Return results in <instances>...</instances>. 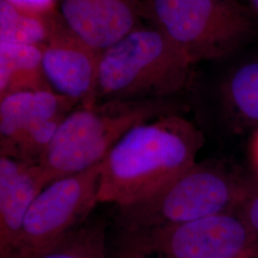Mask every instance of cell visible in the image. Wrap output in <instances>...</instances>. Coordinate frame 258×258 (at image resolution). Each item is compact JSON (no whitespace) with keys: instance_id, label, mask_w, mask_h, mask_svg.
Here are the masks:
<instances>
[{"instance_id":"6da1fadb","label":"cell","mask_w":258,"mask_h":258,"mask_svg":"<svg viewBox=\"0 0 258 258\" xmlns=\"http://www.w3.org/2000/svg\"><path fill=\"white\" fill-rule=\"evenodd\" d=\"M202 132L178 113L130 129L101 163L98 202L123 207L157 194L196 163Z\"/></svg>"},{"instance_id":"7a4b0ae2","label":"cell","mask_w":258,"mask_h":258,"mask_svg":"<svg viewBox=\"0 0 258 258\" xmlns=\"http://www.w3.org/2000/svg\"><path fill=\"white\" fill-rule=\"evenodd\" d=\"M194 64L159 28L135 29L102 52L95 104L169 100L187 87Z\"/></svg>"},{"instance_id":"3957f363","label":"cell","mask_w":258,"mask_h":258,"mask_svg":"<svg viewBox=\"0 0 258 258\" xmlns=\"http://www.w3.org/2000/svg\"><path fill=\"white\" fill-rule=\"evenodd\" d=\"M178 113L169 100H112L78 106L61 122L39 160L48 183L102 163L130 129Z\"/></svg>"},{"instance_id":"277c9868","label":"cell","mask_w":258,"mask_h":258,"mask_svg":"<svg viewBox=\"0 0 258 258\" xmlns=\"http://www.w3.org/2000/svg\"><path fill=\"white\" fill-rule=\"evenodd\" d=\"M251 187L218 161L196 162L148 199L117 207L115 224L134 231L237 212Z\"/></svg>"},{"instance_id":"5b68a950","label":"cell","mask_w":258,"mask_h":258,"mask_svg":"<svg viewBox=\"0 0 258 258\" xmlns=\"http://www.w3.org/2000/svg\"><path fill=\"white\" fill-rule=\"evenodd\" d=\"M157 28L194 63L232 53L255 30L252 10L238 0H152Z\"/></svg>"},{"instance_id":"8992f818","label":"cell","mask_w":258,"mask_h":258,"mask_svg":"<svg viewBox=\"0 0 258 258\" xmlns=\"http://www.w3.org/2000/svg\"><path fill=\"white\" fill-rule=\"evenodd\" d=\"M120 233L121 249L151 258H252L258 254L257 237L239 211Z\"/></svg>"},{"instance_id":"52a82bcc","label":"cell","mask_w":258,"mask_h":258,"mask_svg":"<svg viewBox=\"0 0 258 258\" xmlns=\"http://www.w3.org/2000/svg\"><path fill=\"white\" fill-rule=\"evenodd\" d=\"M101 163L50 183L23 224L17 258H39L87 220L98 202Z\"/></svg>"},{"instance_id":"ba28073f","label":"cell","mask_w":258,"mask_h":258,"mask_svg":"<svg viewBox=\"0 0 258 258\" xmlns=\"http://www.w3.org/2000/svg\"><path fill=\"white\" fill-rule=\"evenodd\" d=\"M76 106L50 89L12 93L0 99V155L39 163Z\"/></svg>"},{"instance_id":"9c48e42d","label":"cell","mask_w":258,"mask_h":258,"mask_svg":"<svg viewBox=\"0 0 258 258\" xmlns=\"http://www.w3.org/2000/svg\"><path fill=\"white\" fill-rule=\"evenodd\" d=\"M39 47L49 88L78 106L94 105L103 51L85 43L55 14L48 38Z\"/></svg>"},{"instance_id":"30bf717a","label":"cell","mask_w":258,"mask_h":258,"mask_svg":"<svg viewBox=\"0 0 258 258\" xmlns=\"http://www.w3.org/2000/svg\"><path fill=\"white\" fill-rule=\"evenodd\" d=\"M48 184L38 163L0 155V258H17L28 211Z\"/></svg>"},{"instance_id":"8fae6325","label":"cell","mask_w":258,"mask_h":258,"mask_svg":"<svg viewBox=\"0 0 258 258\" xmlns=\"http://www.w3.org/2000/svg\"><path fill=\"white\" fill-rule=\"evenodd\" d=\"M60 16L85 43L104 51L136 29L131 0H61Z\"/></svg>"},{"instance_id":"7c38bea8","label":"cell","mask_w":258,"mask_h":258,"mask_svg":"<svg viewBox=\"0 0 258 258\" xmlns=\"http://www.w3.org/2000/svg\"><path fill=\"white\" fill-rule=\"evenodd\" d=\"M45 89L50 88L40 47L0 44V99L12 93Z\"/></svg>"},{"instance_id":"4fadbf2b","label":"cell","mask_w":258,"mask_h":258,"mask_svg":"<svg viewBox=\"0 0 258 258\" xmlns=\"http://www.w3.org/2000/svg\"><path fill=\"white\" fill-rule=\"evenodd\" d=\"M53 15H37L0 0V44L42 45L49 36Z\"/></svg>"},{"instance_id":"5bb4252c","label":"cell","mask_w":258,"mask_h":258,"mask_svg":"<svg viewBox=\"0 0 258 258\" xmlns=\"http://www.w3.org/2000/svg\"><path fill=\"white\" fill-rule=\"evenodd\" d=\"M106 222L89 217L39 258H105Z\"/></svg>"},{"instance_id":"9a60e30c","label":"cell","mask_w":258,"mask_h":258,"mask_svg":"<svg viewBox=\"0 0 258 258\" xmlns=\"http://www.w3.org/2000/svg\"><path fill=\"white\" fill-rule=\"evenodd\" d=\"M229 106L242 120L258 124V61L242 65L225 85Z\"/></svg>"},{"instance_id":"2e32d148","label":"cell","mask_w":258,"mask_h":258,"mask_svg":"<svg viewBox=\"0 0 258 258\" xmlns=\"http://www.w3.org/2000/svg\"><path fill=\"white\" fill-rule=\"evenodd\" d=\"M239 212L258 239V186L252 185L239 209Z\"/></svg>"},{"instance_id":"e0dca14e","label":"cell","mask_w":258,"mask_h":258,"mask_svg":"<svg viewBox=\"0 0 258 258\" xmlns=\"http://www.w3.org/2000/svg\"><path fill=\"white\" fill-rule=\"evenodd\" d=\"M19 9L24 10L41 16L55 14L56 0H7Z\"/></svg>"},{"instance_id":"ac0fdd59","label":"cell","mask_w":258,"mask_h":258,"mask_svg":"<svg viewBox=\"0 0 258 258\" xmlns=\"http://www.w3.org/2000/svg\"><path fill=\"white\" fill-rule=\"evenodd\" d=\"M120 258H151L148 257L147 255L140 253L134 250H130V249H121Z\"/></svg>"},{"instance_id":"d6986e66","label":"cell","mask_w":258,"mask_h":258,"mask_svg":"<svg viewBox=\"0 0 258 258\" xmlns=\"http://www.w3.org/2000/svg\"><path fill=\"white\" fill-rule=\"evenodd\" d=\"M252 153H253V159H254V161H255V164H256L258 168V132L256 133V135H255L254 141H253Z\"/></svg>"},{"instance_id":"ffe728a7","label":"cell","mask_w":258,"mask_h":258,"mask_svg":"<svg viewBox=\"0 0 258 258\" xmlns=\"http://www.w3.org/2000/svg\"><path fill=\"white\" fill-rule=\"evenodd\" d=\"M250 9L254 13V15L258 18V0H249Z\"/></svg>"},{"instance_id":"44dd1931","label":"cell","mask_w":258,"mask_h":258,"mask_svg":"<svg viewBox=\"0 0 258 258\" xmlns=\"http://www.w3.org/2000/svg\"><path fill=\"white\" fill-rule=\"evenodd\" d=\"M252 258H258V254L257 255H255V256H253Z\"/></svg>"}]
</instances>
